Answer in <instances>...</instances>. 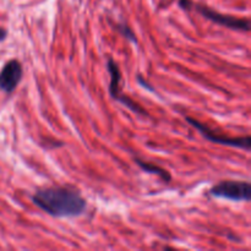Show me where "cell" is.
<instances>
[{
    "instance_id": "4",
    "label": "cell",
    "mask_w": 251,
    "mask_h": 251,
    "mask_svg": "<svg viewBox=\"0 0 251 251\" xmlns=\"http://www.w3.org/2000/svg\"><path fill=\"white\" fill-rule=\"evenodd\" d=\"M108 71L110 74V83H109V92L112 96L113 100H118V102L122 103L123 105L129 108L130 110L135 113H139L141 115H149L146 110L144 108L140 107L137 103H135L131 98H129L127 96L123 95L122 88H120V82H122V73H120V69L118 66V64L115 63L114 59L109 58L107 63Z\"/></svg>"
},
{
    "instance_id": "1",
    "label": "cell",
    "mask_w": 251,
    "mask_h": 251,
    "mask_svg": "<svg viewBox=\"0 0 251 251\" xmlns=\"http://www.w3.org/2000/svg\"><path fill=\"white\" fill-rule=\"evenodd\" d=\"M34 205L55 218L77 217L85 212L87 202L77 190L69 186H47L32 195Z\"/></svg>"
},
{
    "instance_id": "7",
    "label": "cell",
    "mask_w": 251,
    "mask_h": 251,
    "mask_svg": "<svg viewBox=\"0 0 251 251\" xmlns=\"http://www.w3.org/2000/svg\"><path fill=\"white\" fill-rule=\"evenodd\" d=\"M134 161H135V163H136L137 166L142 169V171L147 172V173L156 174L157 176H159V178H161L163 181H166V183H169V181L172 180L171 173H169L168 171H166L164 168H162V167L156 166V164H153V163H147V162L141 161V159H139V158H135Z\"/></svg>"
},
{
    "instance_id": "8",
    "label": "cell",
    "mask_w": 251,
    "mask_h": 251,
    "mask_svg": "<svg viewBox=\"0 0 251 251\" xmlns=\"http://www.w3.org/2000/svg\"><path fill=\"white\" fill-rule=\"evenodd\" d=\"M117 28L123 37H125L126 39H129V41L132 42V43H137L136 36H135L134 31H132L129 26H126V25H124V24H119L117 26Z\"/></svg>"
},
{
    "instance_id": "5",
    "label": "cell",
    "mask_w": 251,
    "mask_h": 251,
    "mask_svg": "<svg viewBox=\"0 0 251 251\" xmlns=\"http://www.w3.org/2000/svg\"><path fill=\"white\" fill-rule=\"evenodd\" d=\"M185 119H186V122L191 125V126L196 127V129L201 132V135H202L206 140H208V141L215 142V144L226 145V146L235 147V149H243V150H245V151H250L251 140H250L249 135H247V136H242V137L222 136V135H217L216 132L211 131L207 126H205L203 124H201L200 122H198V120L194 119V118L186 117Z\"/></svg>"
},
{
    "instance_id": "6",
    "label": "cell",
    "mask_w": 251,
    "mask_h": 251,
    "mask_svg": "<svg viewBox=\"0 0 251 251\" xmlns=\"http://www.w3.org/2000/svg\"><path fill=\"white\" fill-rule=\"evenodd\" d=\"M24 76V69L17 59H11L2 66L0 71V90L5 93H12Z\"/></svg>"
},
{
    "instance_id": "3",
    "label": "cell",
    "mask_w": 251,
    "mask_h": 251,
    "mask_svg": "<svg viewBox=\"0 0 251 251\" xmlns=\"http://www.w3.org/2000/svg\"><path fill=\"white\" fill-rule=\"evenodd\" d=\"M193 7L199 12V14L202 15L205 19L212 21L213 24H217L220 25V26H225L227 27V28L234 29V31L249 32L250 21L248 19H239V17L230 16V15L221 14V12L211 9V7L206 6V5L195 4V2H191L190 9H193Z\"/></svg>"
},
{
    "instance_id": "9",
    "label": "cell",
    "mask_w": 251,
    "mask_h": 251,
    "mask_svg": "<svg viewBox=\"0 0 251 251\" xmlns=\"http://www.w3.org/2000/svg\"><path fill=\"white\" fill-rule=\"evenodd\" d=\"M137 81H139V82L141 83V86H142V87H145V88H146V90L151 91V92H154V88H153V87H151V86H149V83H147L146 81H145V80H142L141 75H139V76H137Z\"/></svg>"
},
{
    "instance_id": "2",
    "label": "cell",
    "mask_w": 251,
    "mask_h": 251,
    "mask_svg": "<svg viewBox=\"0 0 251 251\" xmlns=\"http://www.w3.org/2000/svg\"><path fill=\"white\" fill-rule=\"evenodd\" d=\"M208 194L217 199L249 202L251 199V185L249 181L225 180L212 186Z\"/></svg>"
},
{
    "instance_id": "10",
    "label": "cell",
    "mask_w": 251,
    "mask_h": 251,
    "mask_svg": "<svg viewBox=\"0 0 251 251\" xmlns=\"http://www.w3.org/2000/svg\"><path fill=\"white\" fill-rule=\"evenodd\" d=\"M7 36V31L5 28H0V42L4 41Z\"/></svg>"
}]
</instances>
